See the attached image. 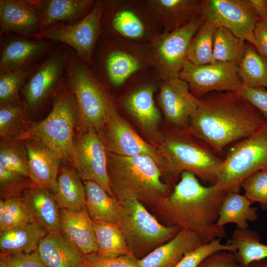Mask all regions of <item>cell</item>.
<instances>
[{"label": "cell", "instance_id": "1", "mask_svg": "<svg viewBox=\"0 0 267 267\" xmlns=\"http://www.w3.org/2000/svg\"><path fill=\"white\" fill-rule=\"evenodd\" d=\"M226 193L218 183L204 186L194 174L182 172L171 193L152 209L164 224L193 232L204 244L226 235L217 222Z\"/></svg>", "mask_w": 267, "mask_h": 267}, {"label": "cell", "instance_id": "2", "mask_svg": "<svg viewBox=\"0 0 267 267\" xmlns=\"http://www.w3.org/2000/svg\"><path fill=\"white\" fill-rule=\"evenodd\" d=\"M265 120L237 91H214L198 98L189 128L219 154L249 136Z\"/></svg>", "mask_w": 267, "mask_h": 267}, {"label": "cell", "instance_id": "3", "mask_svg": "<svg viewBox=\"0 0 267 267\" xmlns=\"http://www.w3.org/2000/svg\"><path fill=\"white\" fill-rule=\"evenodd\" d=\"M162 172L149 156H124L107 151L109 181L119 201L134 199L145 207H153L171 192L161 179Z\"/></svg>", "mask_w": 267, "mask_h": 267}, {"label": "cell", "instance_id": "4", "mask_svg": "<svg viewBox=\"0 0 267 267\" xmlns=\"http://www.w3.org/2000/svg\"><path fill=\"white\" fill-rule=\"evenodd\" d=\"M66 82L74 94L78 106V133H99L116 108L109 90L91 68L71 49L65 71Z\"/></svg>", "mask_w": 267, "mask_h": 267}, {"label": "cell", "instance_id": "5", "mask_svg": "<svg viewBox=\"0 0 267 267\" xmlns=\"http://www.w3.org/2000/svg\"><path fill=\"white\" fill-rule=\"evenodd\" d=\"M157 149L165 161L166 172L180 175L188 172L211 184L217 183L223 159L189 126L175 128L168 133Z\"/></svg>", "mask_w": 267, "mask_h": 267}, {"label": "cell", "instance_id": "6", "mask_svg": "<svg viewBox=\"0 0 267 267\" xmlns=\"http://www.w3.org/2000/svg\"><path fill=\"white\" fill-rule=\"evenodd\" d=\"M102 31L109 39L139 45L162 33L146 0H103Z\"/></svg>", "mask_w": 267, "mask_h": 267}, {"label": "cell", "instance_id": "7", "mask_svg": "<svg viewBox=\"0 0 267 267\" xmlns=\"http://www.w3.org/2000/svg\"><path fill=\"white\" fill-rule=\"evenodd\" d=\"M148 45L115 41L101 35L90 68L107 89L120 88L137 73L151 67Z\"/></svg>", "mask_w": 267, "mask_h": 267}, {"label": "cell", "instance_id": "8", "mask_svg": "<svg viewBox=\"0 0 267 267\" xmlns=\"http://www.w3.org/2000/svg\"><path fill=\"white\" fill-rule=\"evenodd\" d=\"M77 119L76 100L65 82L55 95L48 115L34 122L21 139L42 142L56 152L62 161L70 164Z\"/></svg>", "mask_w": 267, "mask_h": 267}, {"label": "cell", "instance_id": "9", "mask_svg": "<svg viewBox=\"0 0 267 267\" xmlns=\"http://www.w3.org/2000/svg\"><path fill=\"white\" fill-rule=\"evenodd\" d=\"M120 202L122 215L118 224L129 251L138 260L171 240L181 229L161 223L136 199Z\"/></svg>", "mask_w": 267, "mask_h": 267}, {"label": "cell", "instance_id": "10", "mask_svg": "<svg viewBox=\"0 0 267 267\" xmlns=\"http://www.w3.org/2000/svg\"><path fill=\"white\" fill-rule=\"evenodd\" d=\"M267 170V121L249 136L228 149L217 181L226 192H239L242 181L259 171Z\"/></svg>", "mask_w": 267, "mask_h": 267}, {"label": "cell", "instance_id": "11", "mask_svg": "<svg viewBox=\"0 0 267 267\" xmlns=\"http://www.w3.org/2000/svg\"><path fill=\"white\" fill-rule=\"evenodd\" d=\"M71 49L60 44L34 67L20 94L31 114H37L49 103L52 105L55 95L66 82Z\"/></svg>", "mask_w": 267, "mask_h": 267}, {"label": "cell", "instance_id": "12", "mask_svg": "<svg viewBox=\"0 0 267 267\" xmlns=\"http://www.w3.org/2000/svg\"><path fill=\"white\" fill-rule=\"evenodd\" d=\"M103 0H96L89 13L72 24L59 23L32 37L66 44L73 49L79 57L90 67L102 31Z\"/></svg>", "mask_w": 267, "mask_h": 267}, {"label": "cell", "instance_id": "13", "mask_svg": "<svg viewBox=\"0 0 267 267\" xmlns=\"http://www.w3.org/2000/svg\"><path fill=\"white\" fill-rule=\"evenodd\" d=\"M204 21L199 15L178 30L162 33L148 45L152 73L160 81L178 77L188 61L190 41Z\"/></svg>", "mask_w": 267, "mask_h": 267}, {"label": "cell", "instance_id": "14", "mask_svg": "<svg viewBox=\"0 0 267 267\" xmlns=\"http://www.w3.org/2000/svg\"><path fill=\"white\" fill-rule=\"evenodd\" d=\"M70 164L83 181L94 182L115 197L107 174V150L98 132L89 131L75 135Z\"/></svg>", "mask_w": 267, "mask_h": 267}, {"label": "cell", "instance_id": "15", "mask_svg": "<svg viewBox=\"0 0 267 267\" xmlns=\"http://www.w3.org/2000/svg\"><path fill=\"white\" fill-rule=\"evenodd\" d=\"M178 77L188 85L197 98L214 91H238L243 86L238 72V64L214 61L195 65L187 61Z\"/></svg>", "mask_w": 267, "mask_h": 267}, {"label": "cell", "instance_id": "16", "mask_svg": "<svg viewBox=\"0 0 267 267\" xmlns=\"http://www.w3.org/2000/svg\"><path fill=\"white\" fill-rule=\"evenodd\" d=\"M200 15L216 28L227 29L250 44L260 21L245 0H201Z\"/></svg>", "mask_w": 267, "mask_h": 267}, {"label": "cell", "instance_id": "17", "mask_svg": "<svg viewBox=\"0 0 267 267\" xmlns=\"http://www.w3.org/2000/svg\"><path fill=\"white\" fill-rule=\"evenodd\" d=\"M108 151L120 156H147L165 172V161L158 149L142 138L115 108L98 133Z\"/></svg>", "mask_w": 267, "mask_h": 267}, {"label": "cell", "instance_id": "18", "mask_svg": "<svg viewBox=\"0 0 267 267\" xmlns=\"http://www.w3.org/2000/svg\"><path fill=\"white\" fill-rule=\"evenodd\" d=\"M59 44L14 34H0V74L35 65Z\"/></svg>", "mask_w": 267, "mask_h": 267}, {"label": "cell", "instance_id": "19", "mask_svg": "<svg viewBox=\"0 0 267 267\" xmlns=\"http://www.w3.org/2000/svg\"><path fill=\"white\" fill-rule=\"evenodd\" d=\"M160 81L158 103L166 120L175 128L188 127L198 99L179 77Z\"/></svg>", "mask_w": 267, "mask_h": 267}, {"label": "cell", "instance_id": "20", "mask_svg": "<svg viewBox=\"0 0 267 267\" xmlns=\"http://www.w3.org/2000/svg\"><path fill=\"white\" fill-rule=\"evenodd\" d=\"M40 32L37 0H0V34L32 37Z\"/></svg>", "mask_w": 267, "mask_h": 267}, {"label": "cell", "instance_id": "21", "mask_svg": "<svg viewBox=\"0 0 267 267\" xmlns=\"http://www.w3.org/2000/svg\"><path fill=\"white\" fill-rule=\"evenodd\" d=\"M153 81L143 82L135 86L122 101L125 111L150 135L157 134L161 121V113L154 100L156 87Z\"/></svg>", "mask_w": 267, "mask_h": 267}, {"label": "cell", "instance_id": "22", "mask_svg": "<svg viewBox=\"0 0 267 267\" xmlns=\"http://www.w3.org/2000/svg\"><path fill=\"white\" fill-rule=\"evenodd\" d=\"M25 141L28 156L29 177L34 184L54 192L62 161L50 147L32 139Z\"/></svg>", "mask_w": 267, "mask_h": 267}, {"label": "cell", "instance_id": "23", "mask_svg": "<svg viewBox=\"0 0 267 267\" xmlns=\"http://www.w3.org/2000/svg\"><path fill=\"white\" fill-rule=\"evenodd\" d=\"M162 33L178 30L200 15L201 0H147Z\"/></svg>", "mask_w": 267, "mask_h": 267}, {"label": "cell", "instance_id": "24", "mask_svg": "<svg viewBox=\"0 0 267 267\" xmlns=\"http://www.w3.org/2000/svg\"><path fill=\"white\" fill-rule=\"evenodd\" d=\"M203 244L195 233L181 229L171 240L138 260V265L139 267H175L187 254Z\"/></svg>", "mask_w": 267, "mask_h": 267}, {"label": "cell", "instance_id": "25", "mask_svg": "<svg viewBox=\"0 0 267 267\" xmlns=\"http://www.w3.org/2000/svg\"><path fill=\"white\" fill-rule=\"evenodd\" d=\"M60 232L84 255L98 252L92 221L86 208L79 211L60 209Z\"/></svg>", "mask_w": 267, "mask_h": 267}, {"label": "cell", "instance_id": "26", "mask_svg": "<svg viewBox=\"0 0 267 267\" xmlns=\"http://www.w3.org/2000/svg\"><path fill=\"white\" fill-rule=\"evenodd\" d=\"M95 1L96 0H37L41 17V31L57 24L78 22L89 13Z\"/></svg>", "mask_w": 267, "mask_h": 267}, {"label": "cell", "instance_id": "27", "mask_svg": "<svg viewBox=\"0 0 267 267\" xmlns=\"http://www.w3.org/2000/svg\"><path fill=\"white\" fill-rule=\"evenodd\" d=\"M37 252L47 267H82L85 256L60 231L50 232Z\"/></svg>", "mask_w": 267, "mask_h": 267}, {"label": "cell", "instance_id": "28", "mask_svg": "<svg viewBox=\"0 0 267 267\" xmlns=\"http://www.w3.org/2000/svg\"><path fill=\"white\" fill-rule=\"evenodd\" d=\"M48 233V230L37 221L0 232V253L18 255L33 253Z\"/></svg>", "mask_w": 267, "mask_h": 267}, {"label": "cell", "instance_id": "29", "mask_svg": "<svg viewBox=\"0 0 267 267\" xmlns=\"http://www.w3.org/2000/svg\"><path fill=\"white\" fill-rule=\"evenodd\" d=\"M22 198L35 220L48 231H60V208L54 193L36 185L26 190Z\"/></svg>", "mask_w": 267, "mask_h": 267}, {"label": "cell", "instance_id": "30", "mask_svg": "<svg viewBox=\"0 0 267 267\" xmlns=\"http://www.w3.org/2000/svg\"><path fill=\"white\" fill-rule=\"evenodd\" d=\"M53 193L60 209L79 211L86 208L85 185L72 165L59 170Z\"/></svg>", "mask_w": 267, "mask_h": 267}, {"label": "cell", "instance_id": "31", "mask_svg": "<svg viewBox=\"0 0 267 267\" xmlns=\"http://www.w3.org/2000/svg\"><path fill=\"white\" fill-rule=\"evenodd\" d=\"M84 183L86 207L92 221L119 223L122 215L121 202L95 182L85 181Z\"/></svg>", "mask_w": 267, "mask_h": 267}, {"label": "cell", "instance_id": "32", "mask_svg": "<svg viewBox=\"0 0 267 267\" xmlns=\"http://www.w3.org/2000/svg\"><path fill=\"white\" fill-rule=\"evenodd\" d=\"M21 100L0 104V136L2 139H21L34 122Z\"/></svg>", "mask_w": 267, "mask_h": 267}, {"label": "cell", "instance_id": "33", "mask_svg": "<svg viewBox=\"0 0 267 267\" xmlns=\"http://www.w3.org/2000/svg\"><path fill=\"white\" fill-rule=\"evenodd\" d=\"M252 204L239 192L227 193L220 210L218 224L224 227L228 223H234L237 228H249L248 222L258 218V209L252 207Z\"/></svg>", "mask_w": 267, "mask_h": 267}, {"label": "cell", "instance_id": "34", "mask_svg": "<svg viewBox=\"0 0 267 267\" xmlns=\"http://www.w3.org/2000/svg\"><path fill=\"white\" fill-rule=\"evenodd\" d=\"M97 253L107 258L133 256L129 251L118 223L92 221Z\"/></svg>", "mask_w": 267, "mask_h": 267}, {"label": "cell", "instance_id": "35", "mask_svg": "<svg viewBox=\"0 0 267 267\" xmlns=\"http://www.w3.org/2000/svg\"><path fill=\"white\" fill-rule=\"evenodd\" d=\"M238 72L244 86L267 88V58L247 42L244 54L238 64Z\"/></svg>", "mask_w": 267, "mask_h": 267}, {"label": "cell", "instance_id": "36", "mask_svg": "<svg viewBox=\"0 0 267 267\" xmlns=\"http://www.w3.org/2000/svg\"><path fill=\"white\" fill-rule=\"evenodd\" d=\"M227 242L236 246L237 258L244 267L254 261L267 259V245L262 243L258 233L249 228H236Z\"/></svg>", "mask_w": 267, "mask_h": 267}, {"label": "cell", "instance_id": "37", "mask_svg": "<svg viewBox=\"0 0 267 267\" xmlns=\"http://www.w3.org/2000/svg\"><path fill=\"white\" fill-rule=\"evenodd\" d=\"M246 45V41L228 29L217 28L214 36V60L238 64L244 54Z\"/></svg>", "mask_w": 267, "mask_h": 267}, {"label": "cell", "instance_id": "38", "mask_svg": "<svg viewBox=\"0 0 267 267\" xmlns=\"http://www.w3.org/2000/svg\"><path fill=\"white\" fill-rule=\"evenodd\" d=\"M216 27L204 21L192 37L188 50V61L195 65L214 62L213 57L214 36Z\"/></svg>", "mask_w": 267, "mask_h": 267}, {"label": "cell", "instance_id": "39", "mask_svg": "<svg viewBox=\"0 0 267 267\" xmlns=\"http://www.w3.org/2000/svg\"><path fill=\"white\" fill-rule=\"evenodd\" d=\"M0 167L29 177L25 140L0 139Z\"/></svg>", "mask_w": 267, "mask_h": 267}, {"label": "cell", "instance_id": "40", "mask_svg": "<svg viewBox=\"0 0 267 267\" xmlns=\"http://www.w3.org/2000/svg\"><path fill=\"white\" fill-rule=\"evenodd\" d=\"M36 221L22 197L0 200V232Z\"/></svg>", "mask_w": 267, "mask_h": 267}, {"label": "cell", "instance_id": "41", "mask_svg": "<svg viewBox=\"0 0 267 267\" xmlns=\"http://www.w3.org/2000/svg\"><path fill=\"white\" fill-rule=\"evenodd\" d=\"M34 66L0 74V104L20 98V92Z\"/></svg>", "mask_w": 267, "mask_h": 267}, {"label": "cell", "instance_id": "42", "mask_svg": "<svg viewBox=\"0 0 267 267\" xmlns=\"http://www.w3.org/2000/svg\"><path fill=\"white\" fill-rule=\"evenodd\" d=\"M34 185L30 177L0 167L1 199L22 197L24 192Z\"/></svg>", "mask_w": 267, "mask_h": 267}, {"label": "cell", "instance_id": "43", "mask_svg": "<svg viewBox=\"0 0 267 267\" xmlns=\"http://www.w3.org/2000/svg\"><path fill=\"white\" fill-rule=\"evenodd\" d=\"M240 188L252 203L258 202L263 210H267V170L259 171L247 177Z\"/></svg>", "mask_w": 267, "mask_h": 267}, {"label": "cell", "instance_id": "44", "mask_svg": "<svg viewBox=\"0 0 267 267\" xmlns=\"http://www.w3.org/2000/svg\"><path fill=\"white\" fill-rule=\"evenodd\" d=\"M229 250L236 252L235 245L227 242L222 243V238L203 244L197 248L187 254L175 267H197L199 264L209 255L219 251Z\"/></svg>", "mask_w": 267, "mask_h": 267}, {"label": "cell", "instance_id": "45", "mask_svg": "<svg viewBox=\"0 0 267 267\" xmlns=\"http://www.w3.org/2000/svg\"><path fill=\"white\" fill-rule=\"evenodd\" d=\"M138 260L131 255L107 258L96 252L85 256L82 267H139Z\"/></svg>", "mask_w": 267, "mask_h": 267}, {"label": "cell", "instance_id": "46", "mask_svg": "<svg viewBox=\"0 0 267 267\" xmlns=\"http://www.w3.org/2000/svg\"><path fill=\"white\" fill-rule=\"evenodd\" d=\"M197 267H244L238 261L235 252L221 250L204 259Z\"/></svg>", "mask_w": 267, "mask_h": 267}, {"label": "cell", "instance_id": "47", "mask_svg": "<svg viewBox=\"0 0 267 267\" xmlns=\"http://www.w3.org/2000/svg\"><path fill=\"white\" fill-rule=\"evenodd\" d=\"M237 92L257 109L267 121V90L265 88H251L243 86Z\"/></svg>", "mask_w": 267, "mask_h": 267}, {"label": "cell", "instance_id": "48", "mask_svg": "<svg viewBox=\"0 0 267 267\" xmlns=\"http://www.w3.org/2000/svg\"><path fill=\"white\" fill-rule=\"evenodd\" d=\"M3 259L10 267H47L42 260L37 251L31 254L8 255L0 253Z\"/></svg>", "mask_w": 267, "mask_h": 267}, {"label": "cell", "instance_id": "49", "mask_svg": "<svg viewBox=\"0 0 267 267\" xmlns=\"http://www.w3.org/2000/svg\"><path fill=\"white\" fill-rule=\"evenodd\" d=\"M253 45L258 52L267 58V21H259L253 31Z\"/></svg>", "mask_w": 267, "mask_h": 267}, {"label": "cell", "instance_id": "50", "mask_svg": "<svg viewBox=\"0 0 267 267\" xmlns=\"http://www.w3.org/2000/svg\"><path fill=\"white\" fill-rule=\"evenodd\" d=\"M260 20L267 21V0H245Z\"/></svg>", "mask_w": 267, "mask_h": 267}, {"label": "cell", "instance_id": "51", "mask_svg": "<svg viewBox=\"0 0 267 267\" xmlns=\"http://www.w3.org/2000/svg\"><path fill=\"white\" fill-rule=\"evenodd\" d=\"M246 267H267V259L254 261Z\"/></svg>", "mask_w": 267, "mask_h": 267}, {"label": "cell", "instance_id": "52", "mask_svg": "<svg viewBox=\"0 0 267 267\" xmlns=\"http://www.w3.org/2000/svg\"><path fill=\"white\" fill-rule=\"evenodd\" d=\"M0 267H10L9 265L3 259H0Z\"/></svg>", "mask_w": 267, "mask_h": 267}]
</instances>
